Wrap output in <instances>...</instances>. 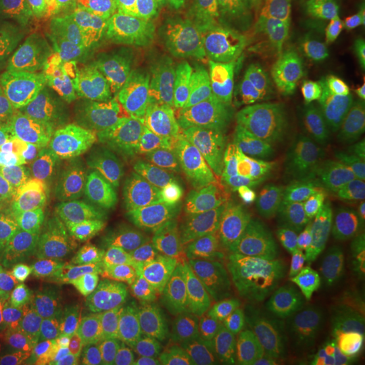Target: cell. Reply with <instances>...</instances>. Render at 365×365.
Segmentation results:
<instances>
[{
	"instance_id": "obj_8",
	"label": "cell",
	"mask_w": 365,
	"mask_h": 365,
	"mask_svg": "<svg viewBox=\"0 0 365 365\" xmlns=\"http://www.w3.org/2000/svg\"><path fill=\"white\" fill-rule=\"evenodd\" d=\"M278 189L321 240L335 280L351 284L365 262V153L302 160Z\"/></svg>"
},
{
	"instance_id": "obj_5",
	"label": "cell",
	"mask_w": 365,
	"mask_h": 365,
	"mask_svg": "<svg viewBox=\"0 0 365 365\" xmlns=\"http://www.w3.org/2000/svg\"><path fill=\"white\" fill-rule=\"evenodd\" d=\"M223 335L230 365H353L365 353V319L347 288L323 302L248 297Z\"/></svg>"
},
{
	"instance_id": "obj_2",
	"label": "cell",
	"mask_w": 365,
	"mask_h": 365,
	"mask_svg": "<svg viewBox=\"0 0 365 365\" xmlns=\"http://www.w3.org/2000/svg\"><path fill=\"white\" fill-rule=\"evenodd\" d=\"M160 160L143 122L114 98L79 112L26 177L21 209L114 217Z\"/></svg>"
},
{
	"instance_id": "obj_19",
	"label": "cell",
	"mask_w": 365,
	"mask_h": 365,
	"mask_svg": "<svg viewBox=\"0 0 365 365\" xmlns=\"http://www.w3.org/2000/svg\"><path fill=\"white\" fill-rule=\"evenodd\" d=\"M349 21H351V37L365 39V0H345Z\"/></svg>"
},
{
	"instance_id": "obj_13",
	"label": "cell",
	"mask_w": 365,
	"mask_h": 365,
	"mask_svg": "<svg viewBox=\"0 0 365 365\" xmlns=\"http://www.w3.org/2000/svg\"><path fill=\"white\" fill-rule=\"evenodd\" d=\"M230 14L234 23L317 59L351 35L345 0H232Z\"/></svg>"
},
{
	"instance_id": "obj_9",
	"label": "cell",
	"mask_w": 365,
	"mask_h": 365,
	"mask_svg": "<svg viewBox=\"0 0 365 365\" xmlns=\"http://www.w3.org/2000/svg\"><path fill=\"white\" fill-rule=\"evenodd\" d=\"M143 110L157 130L160 157L179 173L187 189L254 179L270 148L211 126L185 112L143 100Z\"/></svg>"
},
{
	"instance_id": "obj_16",
	"label": "cell",
	"mask_w": 365,
	"mask_h": 365,
	"mask_svg": "<svg viewBox=\"0 0 365 365\" xmlns=\"http://www.w3.org/2000/svg\"><path fill=\"white\" fill-rule=\"evenodd\" d=\"M45 333L0 256V365H25Z\"/></svg>"
},
{
	"instance_id": "obj_17",
	"label": "cell",
	"mask_w": 365,
	"mask_h": 365,
	"mask_svg": "<svg viewBox=\"0 0 365 365\" xmlns=\"http://www.w3.org/2000/svg\"><path fill=\"white\" fill-rule=\"evenodd\" d=\"M102 51L126 55L143 49L144 19L136 0H81Z\"/></svg>"
},
{
	"instance_id": "obj_1",
	"label": "cell",
	"mask_w": 365,
	"mask_h": 365,
	"mask_svg": "<svg viewBox=\"0 0 365 365\" xmlns=\"http://www.w3.org/2000/svg\"><path fill=\"white\" fill-rule=\"evenodd\" d=\"M130 217L21 209L0 227V256L43 327L78 319L136 256Z\"/></svg>"
},
{
	"instance_id": "obj_6",
	"label": "cell",
	"mask_w": 365,
	"mask_h": 365,
	"mask_svg": "<svg viewBox=\"0 0 365 365\" xmlns=\"http://www.w3.org/2000/svg\"><path fill=\"white\" fill-rule=\"evenodd\" d=\"M209 45L240 88L256 144L272 150L317 106L325 59L290 49L234 21Z\"/></svg>"
},
{
	"instance_id": "obj_18",
	"label": "cell",
	"mask_w": 365,
	"mask_h": 365,
	"mask_svg": "<svg viewBox=\"0 0 365 365\" xmlns=\"http://www.w3.org/2000/svg\"><path fill=\"white\" fill-rule=\"evenodd\" d=\"M25 365H118L98 353L63 337L59 331L47 329L41 343Z\"/></svg>"
},
{
	"instance_id": "obj_14",
	"label": "cell",
	"mask_w": 365,
	"mask_h": 365,
	"mask_svg": "<svg viewBox=\"0 0 365 365\" xmlns=\"http://www.w3.org/2000/svg\"><path fill=\"white\" fill-rule=\"evenodd\" d=\"M317 108L337 128L365 132V39L347 37L327 55Z\"/></svg>"
},
{
	"instance_id": "obj_20",
	"label": "cell",
	"mask_w": 365,
	"mask_h": 365,
	"mask_svg": "<svg viewBox=\"0 0 365 365\" xmlns=\"http://www.w3.org/2000/svg\"><path fill=\"white\" fill-rule=\"evenodd\" d=\"M136 4H138V9H140V13H143L144 19V39H143V49H144V41L148 37V33H150V29L153 25L157 23L158 13H160V6H163V0H136ZM140 49V51H143Z\"/></svg>"
},
{
	"instance_id": "obj_22",
	"label": "cell",
	"mask_w": 365,
	"mask_h": 365,
	"mask_svg": "<svg viewBox=\"0 0 365 365\" xmlns=\"http://www.w3.org/2000/svg\"><path fill=\"white\" fill-rule=\"evenodd\" d=\"M353 365H365V353L364 355H361V357H359V359H357V361H355V364Z\"/></svg>"
},
{
	"instance_id": "obj_21",
	"label": "cell",
	"mask_w": 365,
	"mask_h": 365,
	"mask_svg": "<svg viewBox=\"0 0 365 365\" xmlns=\"http://www.w3.org/2000/svg\"><path fill=\"white\" fill-rule=\"evenodd\" d=\"M351 290H349V294H351V299L353 302H355V307L359 309V313L364 314V319H365V262H364V266L359 268V272L355 274L353 276V280H351Z\"/></svg>"
},
{
	"instance_id": "obj_7",
	"label": "cell",
	"mask_w": 365,
	"mask_h": 365,
	"mask_svg": "<svg viewBox=\"0 0 365 365\" xmlns=\"http://www.w3.org/2000/svg\"><path fill=\"white\" fill-rule=\"evenodd\" d=\"M140 256L155 264L199 309L209 311L232 294L222 256V230L199 213L191 189L160 193L140 189L128 213Z\"/></svg>"
},
{
	"instance_id": "obj_15",
	"label": "cell",
	"mask_w": 365,
	"mask_h": 365,
	"mask_svg": "<svg viewBox=\"0 0 365 365\" xmlns=\"http://www.w3.org/2000/svg\"><path fill=\"white\" fill-rule=\"evenodd\" d=\"M230 2L232 0H163L157 23L144 41L143 51L170 49L185 39H191L193 45H201V39L207 37L213 41L232 21Z\"/></svg>"
},
{
	"instance_id": "obj_10",
	"label": "cell",
	"mask_w": 365,
	"mask_h": 365,
	"mask_svg": "<svg viewBox=\"0 0 365 365\" xmlns=\"http://www.w3.org/2000/svg\"><path fill=\"white\" fill-rule=\"evenodd\" d=\"M100 51L81 0H0V53L39 59L76 81Z\"/></svg>"
},
{
	"instance_id": "obj_12",
	"label": "cell",
	"mask_w": 365,
	"mask_h": 365,
	"mask_svg": "<svg viewBox=\"0 0 365 365\" xmlns=\"http://www.w3.org/2000/svg\"><path fill=\"white\" fill-rule=\"evenodd\" d=\"M69 100L51 79L0 71V185L16 179L51 140Z\"/></svg>"
},
{
	"instance_id": "obj_4",
	"label": "cell",
	"mask_w": 365,
	"mask_h": 365,
	"mask_svg": "<svg viewBox=\"0 0 365 365\" xmlns=\"http://www.w3.org/2000/svg\"><path fill=\"white\" fill-rule=\"evenodd\" d=\"M230 287L276 302H323L337 280L321 240L280 189L230 207L222 234Z\"/></svg>"
},
{
	"instance_id": "obj_11",
	"label": "cell",
	"mask_w": 365,
	"mask_h": 365,
	"mask_svg": "<svg viewBox=\"0 0 365 365\" xmlns=\"http://www.w3.org/2000/svg\"><path fill=\"white\" fill-rule=\"evenodd\" d=\"M148 91L157 104L252 140L240 88L209 43L158 51L148 69Z\"/></svg>"
},
{
	"instance_id": "obj_3",
	"label": "cell",
	"mask_w": 365,
	"mask_h": 365,
	"mask_svg": "<svg viewBox=\"0 0 365 365\" xmlns=\"http://www.w3.org/2000/svg\"><path fill=\"white\" fill-rule=\"evenodd\" d=\"M197 309L138 254L88 311L55 331L118 365H201L205 327Z\"/></svg>"
}]
</instances>
